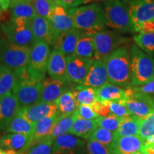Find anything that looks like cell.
Returning a JSON list of instances; mask_svg holds the SVG:
<instances>
[{
	"label": "cell",
	"mask_w": 154,
	"mask_h": 154,
	"mask_svg": "<svg viewBox=\"0 0 154 154\" xmlns=\"http://www.w3.org/2000/svg\"><path fill=\"white\" fill-rule=\"evenodd\" d=\"M0 66H1V63H0Z\"/></svg>",
	"instance_id": "56"
},
{
	"label": "cell",
	"mask_w": 154,
	"mask_h": 154,
	"mask_svg": "<svg viewBox=\"0 0 154 154\" xmlns=\"http://www.w3.org/2000/svg\"><path fill=\"white\" fill-rule=\"evenodd\" d=\"M153 23H154V19H153Z\"/></svg>",
	"instance_id": "57"
},
{
	"label": "cell",
	"mask_w": 154,
	"mask_h": 154,
	"mask_svg": "<svg viewBox=\"0 0 154 154\" xmlns=\"http://www.w3.org/2000/svg\"><path fill=\"white\" fill-rule=\"evenodd\" d=\"M30 47H21L9 42L7 38H0V63L10 69L17 77L26 72L30 54Z\"/></svg>",
	"instance_id": "3"
},
{
	"label": "cell",
	"mask_w": 154,
	"mask_h": 154,
	"mask_svg": "<svg viewBox=\"0 0 154 154\" xmlns=\"http://www.w3.org/2000/svg\"><path fill=\"white\" fill-rule=\"evenodd\" d=\"M0 28L11 43L30 48L35 43L30 20L11 17L8 20L2 23Z\"/></svg>",
	"instance_id": "6"
},
{
	"label": "cell",
	"mask_w": 154,
	"mask_h": 154,
	"mask_svg": "<svg viewBox=\"0 0 154 154\" xmlns=\"http://www.w3.org/2000/svg\"><path fill=\"white\" fill-rule=\"evenodd\" d=\"M104 103L108 105L111 114L116 116L119 118H125V117L131 115L126 106L123 104V103L113 101L104 102Z\"/></svg>",
	"instance_id": "42"
},
{
	"label": "cell",
	"mask_w": 154,
	"mask_h": 154,
	"mask_svg": "<svg viewBox=\"0 0 154 154\" xmlns=\"http://www.w3.org/2000/svg\"><path fill=\"white\" fill-rule=\"evenodd\" d=\"M32 33L36 42H44L52 45L54 36L49 19L36 15L31 20Z\"/></svg>",
	"instance_id": "22"
},
{
	"label": "cell",
	"mask_w": 154,
	"mask_h": 154,
	"mask_svg": "<svg viewBox=\"0 0 154 154\" xmlns=\"http://www.w3.org/2000/svg\"><path fill=\"white\" fill-rule=\"evenodd\" d=\"M11 1H17V0H11Z\"/></svg>",
	"instance_id": "55"
},
{
	"label": "cell",
	"mask_w": 154,
	"mask_h": 154,
	"mask_svg": "<svg viewBox=\"0 0 154 154\" xmlns=\"http://www.w3.org/2000/svg\"><path fill=\"white\" fill-rule=\"evenodd\" d=\"M59 5L69 10V9L76 8L79 6L84 5V1L83 0H59Z\"/></svg>",
	"instance_id": "46"
},
{
	"label": "cell",
	"mask_w": 154,
	"mask_h": 154,
	"mask_svg": "<svg viewBox=\"0 0 154 154\" xmlns=\"http://www.w3.org/2000/svg\"><path fill=\"white\" fill-rule=\"evenodd\" d=\"M17 80L16 74L10 69L0 66V97L11 92Z\"/></svg>",
	"instance_id": "35"
},
{
	"label": "cell",
	"mask_w": 154,
	"mask_h": 154,
	"mask_svg": "<svg viewBox=\"0 0 154 154\" xmlns=\"http://www.w3.org/2000/svg\"><path fill=\"white\" fill-rule=\"evenodd\" d=\"M36 14L43 18L49 19L56 5L52 0H32Z\"/></svg>",
	"instance_id": "38"
},
{
	"label": "cell",
	"mask_w": 154,
	"mask_h": 154,
	"mask_svg": "<svg viewBox=\"0 0 154 154\" xmlns=\"http://www.w3.org/2000/svg\"><path fill=\"white\" fill-rule=\"evenodd\" d=\"M134 154H143V153H140V152H138V153H134Z\"/></svg>",
	"instance_id": "53"
},
{
	"label": "cell",
	"mask_w": 154,
	"mask_h": 154,
	"mask_svg": "<svg viewBox=\"0 0 154 154\" xmlns=\"http://www.w3.org/2000/svg\"><path fill=\"white\" fill-rule=\"evenodd\" d=\"M74 123V114L73 115H63L59 113L55 124L54 125L52 129L49 134V136L44 140H52L59 136L69 133Z\"/></svg>",
	"instance_id": "30"
},
{
	"label": "cell",
	"mask_w": 154,
	"mask_h": 154,
	"mask_svg": "<svg viewBox=\"0 0 154 154\" xmlns=\"http://www.w3.org/2000/svg\"><path fill=\"white\" fill-rule=\"evenodd\" d=\"M146 140L140 136H124L117 138L112 146L113 154H134L143 151Z\"/></svg>",
	"instance_id": "18"
},
{
	"label": "cell",
	"mask_w": 154,
	"mask_h": 154,
	"mask_svg": "<svg viewBox=\"0 0 154 154\" xmlns=\"http://www.w3.org/2000/svg\"><path fill=\"white\" fill-rule=\"evenodd\" d=\"M123 118L111 114L108 116H99L96 119L98 127H101L111 132H116L119 129Z\"/></svg>",
	"instance_id": "39"
},
{
	"label": "cell",
	"mask_w": 154,
	"mask_h": 154,
	"mask_svg": "<svg viewBox=\"0 0 154 154\" xmlns=\"http://www.w3.org/2000/svg\"><path fill=\"white\" fill-rule=\"evenodd\" d=\"M66 59V77L69 82L83 85L94 60L75 56H68Z\"/></svg>",
	"instance_id": "12"
},
{
	"label": "cell",
	"mask_w": 154,
	"mask_h": 154,
	"mask_svg": "<svg viewBox=\"0 0 154 154\" xmlns=\"http://www.w3.org/2000/svg\"><path fill=\"white\" fill-rule=\"evenodd\" d=\"M5 131L8 134H21L34 137L35 124L25 118L19 109L17 115L6 126Z\"/></svg>",
	"instance_id": "25"
},
{
	"label": "cell",
	"mask_w": 154,
	"mask_h": 154,
	"mask_svg": "<svg viewBox=\"0 0 154 154\" xmlns=\"http://www.w3.org/2000/svg\"><path fill=\"white\" fill-rule=\"evenodd\" d=\"M74 115L87 120H95L99 118V115L94 112L91 106L80 104L74 113Z\"/></svg>",
	"instance_id": "43"
},
{
	"label": "cell",
	"mask_w": 154,
	"mask_h": 154,
	"mask_svg": "<svg viewBox=\"0 0 154 154\" xmlns=\"http://www.w3.org/2000/svg\"><path fill=\"white\" fill-rule=\"evenodd\" d=\"M59 113L57 116H54L46 117L36 123L35 124V131H34L32 145L42 141L49 136L54 125L55 124L56 121L59 117Z\"/></svg>",
	"instance_id": "29"
},
{
	"label": "cell",
	"mask_w": 154,
	"mask_h": 154,
	"mask_svg": "<svg viewBox=\"0 0 154 154\" xmlns=\"http://www.w3.org/2000/svg\"><path fill=\"white\" fill-rule=\"evenodd\" d=\"M96 99L100 102H119L122 103L126 99V91L120 86L110 83L95 89Z\"/></svg>",
	"instance_id": "24"
},
{
	"label": "cell",
	"mask_w": 154,
	"mask_h": 154,
	"mask_svg": "<svg viewBox=\"0 0 154 154\" xmlns=\"http://www.w3.org/2000/svg\"><path fill=\"white\" fill-rule=\"evenodd\" d=\"M151 149V150H152V151H153L154 152V145H153V146H152V147L150 148V149ZM144 150H145V149H144Z\"/></svg>",
	"instance_id": "50"
},
{
	"label": "cell",
	"mask_w": 154,
	"mask_h": 154,
	"mask_svg": "<svg viewBox=\"0 0 154 154\" xmlns=\"http://www.w3.org/2000/svg\"><path fill=\"white\" fill-rule=\"evenodd\" d=\"M125 91L126 99L121 103L126 106L131 114L144 119L154 111V96L138 93L131 86Z\"/></svg>",
	"instance_id": "10"
},
{
	"label": "cell",
	"mask_w": 154,
	"mask_h": 154,
	"mask_svg": "<svg viewBox=\"0 0 154 154\" xmlns=\"http://www.w3.org/2000/svg\"><path fill=\"white\" fill-rule=\"evenodd\" d=\"M55 103L59 113L63 115H73L79 106L77 103L73 91L63 93L55 101Z\"/></svg>",
	"instance_id": "31"
},
{
	"label": "cell",
	"mask_w": 154,
	"mask_h": 154,
	"mask_svg": "<svg viewBox=\"0 0 154 154\" xmlns=\"http://www.w3.org/2000/svg\"><path fill=\"white\" fill-rule=\"evenodd\" d=\"M82 34V32L76 29L64 32L56 36L52 46L55 49L60 51L66 57L73 56Z\"/></svg>",
	"instance_id": "17"
},
{
	"label": "cell",
	"mask_w": 154,
	"mask_h": 154,
	"mask_svg": "<svg viewBox=\"0 0 154 154\" xmlns=\"http://www.w3.org/2000/svg\"><path fill=\"white\" fill-rule=\"evenodd\" d=\"M73 56L84 59H94V47L92 34L83 32L82 37L80 38L76 45L74 54Z\"/></svg>",
	"instance_id": "32"
},
{
	"label": "cell",
	"mask_w": 154,
	"mask_h": 154,
	"mask_svg": "<svg viewBox=\"0 0 154 154\" xmlns=\"http://www.w3.org/2000/svg\"><path fill=\"white\" fill-rule=\"evenodd\" d=\"M75 88H73V83L69 81L45 79L42 83V93L38 103H55L63 93L69 90H74Z\"/></svg>",
	"instance_id": "13"
},
{
	"label": "cell",
	"mask_w": 154,
	"mask_h": 154,
	"mask_svg": "<svg viewBox=\"0 0 154 154\" xmlns=\"http://www.w3.org/2000/svg\"><path fill=\"white\" fill-rule=\"evenodd\" d=\"M142 121V119L133 115L123 118L119 129L114 132L116 138L117 139L124 136H139Z\"/></svg>",
	"instance_id": "27"
},
{
	"label": "cell",
	"mask_w": 154,
	"mask_h": 154,
	"mask_svg": "<svg viewBox=\"0 0 154 154\" xmlns=\"http://www.w3.org/2000/svg\"><path fill=\"white\" fill-rule=\"evenodd\" d=\"M134 41L142 51L154 57V32H138L134 35Z\"/></svg>",
	"instance_id": "36"
},
{
	"label": "cell",
	"mask_w": 154,
	"mask_h": 154,
	"mask_svg": "<svg viewBox=\"0 0 154 154\" xmlns=\"http://www.w3.org/2000/svg\"><path fill=\"white\" fill-rule=\"evenodd\" d=\"M96 140L103 145L111 147L115 142V140H116V138L114 132H111L110 131L102 128L101 127H97L92 133L88 140Z\"/></svg>",
	"instance_id": "37"
},
{
	"label": "cell",
	"mask_w": 154,
	"mask_h": 154,
	"mask_svg": "<svg viewBox=\"0 0 154 154\" xmlns=\"http://www.w3.org/2000/svg\"><path fill=\"white\" fill-rule=\"evenodd\" d=\"M109 83V76L104 59L94 60L83 86L97 89Z\"/></svg>",
	"instance_id": "20"
},
{
	"label": "cell",
	"mask_w": 154,
	"mask_h": 154,
	"mask_svg": "<svg viewBox=\"0 0 154 154\" xmlns=\"http://www.w3.org/2000/svg\"><path fill=\"white\" fill-rule=\"evenodd\" d=\"M74 91L75 98L79 105L84 104L91 106L97 101L96 91L93 88L88 86L78 85L76 86Z\"/></svg>",
	"instance_id": "34"
},
{
	"label": "cell",
	"mask_w": 154,
	"mask_h": 154,
	"mask_svg": "<svg viewBox=\"0 0 154 154\" xmlns=\"http://www.w3.org/2000/svg\"><path fill=\"white\" fill-rule=\"evenodd\" d=\"M109 83L127 88L131 84V59L129 44L121 46L104 59Z\"/></svg>",
	"instance_id": "1"
},
{
	"label": "cell",
	"mask_w": 154,
	"mask_h": 154,
	"mask_svg": "<svg viewBox=\"0 0 154 154\" xmlns=\"http://www.w3.org/2000/svg\"><path fill=\"white\" fill-rule=\"evenodd\" d=\"M49 21L54 38L59 34L75 29L73 19L68 13V10L59 5L54 7Z\"/></svg>",
	"instance_id": "15"
},
{
	"label": "cell",
	"mask_w": 154,
	"mask_h": 154,
	"mask_svg": "<svg viewBox=\"0 0 154 154\" xmlns=\"http://www.w3.org/2000/svg\"><path fill=\"white\" fill-rule=\"evenodd\" d=\"M49 44L44 42H36L30 49L26 74L33 82H43L47 72L50 57Z\"/></svg>",
	"instance_id": "7"
},
{
	"label": "cell",
	"mask_w": 154,
	"mask_h": 154,
	"mask_svg": "<svg viewBox=\"0 0 154 154\" xmlns=\"http://www.w3.org/2000/svg\"><path fill=\"white\" fill-rule=\"evenodd\" d=\"M98 127L95 120L84 119L74 114V123L69 133L78 137L88 140L94 131Z\"/></svg>",
	"instance_id": "28"
},
{
	"label": "cell",
	"mask_w": 154,
	"mask_h": 154,
	"mask_svg": "<svg viewBox=\"0 0 154 154\" xmlns=\"http://www.w3.org/2000/svg\"><path fill=\"white\" fill-rule=\"evenodd\" d=\"M133 91L138 93L146 94V95L154 96V79L145 85L140 86H131Z\"/></svg>",
	"instance_id": "45"
},
{
	"label": "cell",
	"mask_w": 154,
	"mask_h": 154,
	"mask_svg": "<svg viewBox=\"0 0 154 154\" xmlns=\"http://www.w3.org/2000/svg\"><path fill=\"white\" fill-rule=\"evenodd\" d=\"M11 5V0H0V5L3 11L8 10Z\"/></svg>",
	"instance_id": "47"
},
{
	"label": "cell",
	"mask_w": 154,
	"mask_h": 154,
	"mask_svg": "<svg viewBox=\"0 0 154 154\" xmlns=\"http://www.w3.org/2000/svg\"><path fill=\"white\" fill-rule=\"evenodd\" d=\"M52 2L55 4L56 5H59V0H52Z\"/></svg>",
	"instance_id": "49"
},
{
	"label": "cell",
	"mask_w": 154,
	"mask_h": 154,
	"mask_svg": "<svg viewBox=\"0 0 154 154\" xmlns=\"http://www.w3.org/2000/svg\"><path fill=\"white\" fill-rule=\"evenodd\" d=\"M52 140H44L32 145L23 154H52Z\"/></svg>",
	"instance_id": "40"
},
{
	"label": "cell",
	"mask_w": 154,
	"mask_h": 154,
	"mask_svg": "<svg viewBox=\"0 0 154 154\" xmlns=\"http://www.w3.org/2000/svg\"><path fill=\"white\" fill-rule=\"evenodd\" d=\"M91 106L93 109L94 112L99 115V116H108L111 114L109 106L104 102L97 101L91 105Z\"/></svg>",
	"instance_id": "44"
},
{
	"label": "cell",
	"mask_w": 154,
	"mask_h": 154,
	"mask_svg": "<svg viewBox=\"0 0 154 154\" xmlns=\"http://www.w3.org/2000/svg\"><path fill=\"white\" fill-rule=\"evenodd\" d=\"M139 136L146 140L144 149H150L154 145V111L142 121Z\"/></svg>",
	"instance_id": "33"
},
{
	"label": "cell",
	"mask_w": 154,
	"mask_h": 154,
	"mask_svg": "<svg viewBox=\"0 0 154 154\" xmlns=\"http://www.w3.org/2000/svg\"><path fill=\"white\" fill-rule=\"evenodd\" d=\"M84 1V5H86V4H88V3H98V2H101L102 1H104V0H83Z\"/></svg>",
	"instance_id": "48"
},
{
	"label": "cell",
	"mask_w": 154,
	"mask_h": 154,
	"mask_svg": "<svg viewBox=\"0 0 154 154\" xmlns=\"http://www.w3.org/2000/svg\"><path fill=\"white\" fill-rule=\"evenodd\" d=\"M85 142L74 135L63 134L54 140L52 154H84Z\"/></svg>",
	"instance_id": "14"
},
{
	"label": "cell",
	"mask_w": 154,
	"mask_h": 154,
	"mask_svg": "<svg viewBox=\"0 0 154 154\" xmlns=\"http://www.w3.org/2000/svg\"><path fill=\"white\" fill-rule=\"evenodd\" d=\"M3 154H5V153H4V152H3Z\"/></svg>",
	"instance_id": "58"
},
{
	"label": "cell",
	"mask_w": 154,
	"mask_h": 154,
	"mask_svg": "<svg viewBox=\"0 0 154 154\" xmlns=\"http://www.w3.org/2000/svg\"><path fill=\"white\" fill-rule=\"evenodd\" d=\"M128 9L138 32L144 23L154 19V0H121Z\"/></svg>",
	"instance_id": "11"
},
{
	"label": "cell",
	"mask_w": 154,
	"mask_h": 154,
	"mask_svg": "<svg viewBox=\"0 0 154 154\" xmlns=\"http://www.w3.org/2000/svg\"></svg>",
	"instance_id": "59"
},
{
	"label": "cell",
	"mask_w": 154,
	"mask_h": 154,
	"mask_svg": "<svg viewBox=\"0 0 154 154\" xmlns=\"http://www.w3.org/2000/svg\"><path fill=\"white\" fill-rule=\"evenodd\" d=\"M9 9L11 17L14 18H21L31 21L36 15L32 0L11 1Z\"/></svg>",
	"instance_id": "26"
},
{
	"label": "cell",
	"mask_w": 154,
	"mask_h": 154,
	"mask_svg": "<svg viewBox=\"0 0 154 154\" xmlns=\"http://www.w3.org/2000/svg\"><path fill=\"white\" fill-rule=\"evenodd\" d=\"M131 86L145 85L154 79V57L145 53L134 44L131 47Z\"/></svg>",
	"instance_id": "5"
},
{
	"label": "cell",
	"mask_w": 154,
	"mask_h": 154,
	"mask_svg": "<svg viewBox=\"0 0 154 154\" xmlns=\"http://www.w3.org/2000/svg\"><path fill=\"white\" fill-rule=\"evenodd\" d=\"M43 82H33L28 79H17L12 93L21 108L37 103L41 96Z\"/></svg>",
	"instance_id": "9"
},
{
	"label": "cell",
	"mask_w": 154,
	"mask_h": 154,
	"mask_svg": "<svg viewBox=\"0 0 154 154\" xmlns=\"http://www.w3.org/2000/svg\"><path fill=\"white\" fill-rule=\"evenodd\" d=\"M0 26H1V20H0Z\"/></svg>",
	"instance_id": "54"
},
{
	"label": "cell",
	"mask_w": 154,
	"mask_h": 154,
	"mask_svg": "<svg viewBox=\"0 0 154 154\" xmlns=\"http://www.w3.org/2000/svg\"><path fill=\"white\" fill-rule=\"evenodd\" d=\"M2 7H1V5H0V14H1L2 12Z\"/></svg>",
	"instance_id": "51"
},
{
	"label": "cell",
	"mask_w": 154,
	"mask_h": 154,
	"mask_svg": "<svg viewBox=\"0 0 154 154\" xmlns=\"http://www.w3.org/2000/svg\"><path fill=\"white\" fill-rule=\"evenodd\" d=\"M86 149L88 154H113L111 147L103 145L96 140H88Z\"/></svg>",
	"instance_id": "41"
},
{
	"label": "cell",
	"mask_w": 154,
	"mask_h": 154,
	"mask_svg": "<svg viewBox=\"0 0 154 154\" xmlns=\"http://www.w3.org/2000/svg\"><path fill=\"white\" fill-rule=\"evenodd\" d=\"M20 111L25 118L34 124L42 119L59 113L55 103H37L30 106L21 108Z\"/></svg>",
	"instance_id": "16"
},
{
	"label": "cell",
	"mask_w": 154,
	"mask_h": 154,
	"mask_svg": "<svg viewBox=\"0 0 154 154\" xmlns=\"http://www.w3.org/2000/svg\"><path fill=\"white\" fill-rule=\"evenodd\" d=\"M21 109L17 98L12 92L0 97V128L5 129Z\"/></svg>",
	"instance_id": "21"
},
{
	"label": "cell",
	"mask_w": 154,
	"mask_h": 154,
	"mask_svg": "<svg viewBox=\"0 0 154 154\" xmlns=\"http://www.w3.org/2000/svg\"><path fill=\"white\" fill-rule=\"evenodd\" d=\"M66 57L59 50L54 49L50 54L47 66V73L51 78L68 81L66 77Z\"/></svg>",
	"instance_id": "23"
},
{
	"label": "cell",
	"mask_w": 154,
	"mask_h": 154,
	"mask_svg": "<svg viewBox=\"0 0 154 154\" xmlns=\"http://www.w3.org/2000/svg\"><path fill=\"white\" fill-rule=\"evenodd\" d=\"M0 154H3V150L0 149Z\"/></svg>",
	"instance_id": "52"
},
{
	"label": "cell",
	"mask_w": 154,
	"mask_h": 154,
	"mask_svg": "<svg viewBox=\"0 0 154 154\" xmlns=\"http://www.w3.org/2000/svg\"><path fill=\"white\" fill-rule=\"evenodd\" d=\"M94 47V60L104 59L121 46L128 44L129 38L116 32L103 29L92 34Z\"/></svg>",
	"instance_id": "8"
},
{
	"label": "cell",
	"mask_w": 154,
	"mask_h": 154,
	"mask_svg": "<svg viewBox=\"0 0 154 154\" xmlns=\"http://www.w3.org/2000/svg\"><path fill=\"white\" fill-rule=\"evenodd\" d=\"M68 13L73 19L75 29L81 32L94 34L106 29L104 9L99 3L69 9Z\"/></svg>",
	"instance_id": "2"
},
{
	"label": "cell",
	"mask_w": 154,
	"mask_h": 154,
	"mask_svg": "<svg viewBox=\"0 0 154 154\" xmlns=\"http://www.w3.org/2000/svg\"><path fill=\"white\" fill-rule=\"evenodd\" d=\"M103 9L106 26L118 33L134 34L137 29L130 16L128 9L121 0H104Z\"/></svg>",
	"instance_id": "4"
},
{
	"label": "cell",
	"mask_w": 154,
	"mask_h": 154,
	"mask_svg": "<svg viewBox=\"0 0 154 154\" xmlns=\"http://www.w3.org/2000/svg\"><path fill=\"white\" fill-rule=\"evenodd\" d=\"M33 143V136L21 134H7L0 140L3 150H11L19 154L24 153Z\"/></svg>",
	"instance_id": "19"
}]
</instances>
